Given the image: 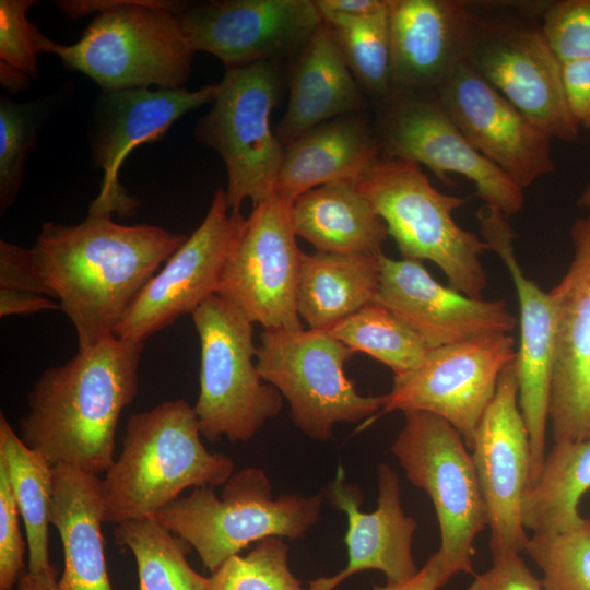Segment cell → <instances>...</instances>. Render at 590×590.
<instances>
[{"label": "cell", "mask_w": 590, "mask_h": 590, "mask_svg": "<svg viewBox=\"0 0 590 590\" xmlns=\"http://www.w3.org/2000/svg\"><path fill=\"white\" fill-rule=\"evenodd\" d=\"M186 239L160 226L88 214L76 225L44 223L31 251L40 283L59 298L84 350L115 334L160 264Z\"/></svg>", "instance_id": "1"}, {"label": "cell", "mask_w": 590, "mask_h": 590, "mask_svg": "<svg viewBox=\"0 0 590 590\" xmlns=\"http://www.w3.org/2000/svg\"><path fill=\"white\" fill-rule=\"evenodd\" d=\"M143 343L115 334L59 366L46 369L28 394L20 438L52 467L68 464L92 474L114 463L122 410L138 392Z\"/></svg>", "instance_id": "2"}, {"label": "cell", "mask_w": 590, "mask_h": 590, "mask_svg": "<svg viewBox=\"0 0 590 590\" xmlns=\"http://www.w3.org/2000/svg\"><path fill=\"white\" fill-rule=\"evenodd\" d=\"M71 17L98 14L72 45L37 34L39 52L57 55L64 67L82 72L113 93L134 88H180L191 72L194 50L177 14V1H62Z\"/></svg>", "instance_id": "3"}, {"label": "cell", "mask_w": 590, "mask_h": 590, "mask_svg": "<svg viewBox=\"0 0 590 590\" xmlns=\"http://www.w3.org/2000/svg\"><path fill=\"white\" fill-rule=\"evenodd\" d=\"M200 435L184 399L130 415L121 453L102 480L105 522L154 517L188 487L225 484L234 461L208 451Z\"/></svg>", "instance_id": "4"}, {"label": "cell", "mask_w": 590, "mask_h": 590, "mask_svg": "<svg viewBox=\"0 0 590 590\" xmlns=\"http://www.w3.org/2000/svg\"><path fill=\"white\" fill-rule=\"evenodd\" d=\"M356 186L386 224L403 259L432 261L450 287L482 298L487 279L481 255L491 248L453 220L465 199L438 191L421 165L385 155Z\"/></svg>", "instance_id": "5"}, {"label": "cell", "mask_w": 590, "mask_h": 590, "mask_svg": "<svg viewBox=\"0 0 590 590\" xmlns=\"http://www.w3.org/2000/svg\"><path fill=\"white\" fill-rule=\"evenodd\" d=\"M212 487H193L188 496L172 502L154 516L190 543L211 573L252 542L270 536H304L317 522L323 502L322 493L286 494L274 499L268 476L256 467L234 472L224 484L222 498Z\"/></svg>", "instance_id": "6"}, {"label": "cell", "mask_w": 590, "mask_h": 590, "mask_svg": "<svg viewBox=\"0 0 590 590\" xmlns=\"http://www.w3.org/2000/svg\"><path fill=\"white\" fill-rule=\"evenodd\" d=\"M201 347L200 391L193 406L210 442L251 439L282 410V396L257 369L253 322L236 306L212 295L193 312Z\"/></svg>", "instance_id": "7"}, {"label": "cell", "mask_w": 590, "mask_h": 590, "mask_svg": "<svg viewBox=\"0 0 590 590\" xmlns=\"http://www.w3.org/2000/svg\"><path fill=\"white\" fill-rule=\"evenodd\" d=\"M281 92L276 61L225 68L211 110L196 125V137L215 150L227 170L226 197L240 212L274 196L285 146L271 127V114Z\"/></svg>", "instance_id": "8"}, {"label": "cell", "mask_w": 590, "mask_h": 590, "mask_svg": "<svg viewBox=\"0 0 590 590\" xmlns=\"http://www.w3.org/2000/svg\"><path fill=\"white\" fill-rule=\"evenodd\" d=\"M354 352L326 330L263 329L257 369L290 404L293 423L326 441L338 423H358L381 410L384 397L363 396L345 375Z\"/></svg>", "instance_id": "9"}, {"label": "cell", "mask_w": 590, "mask_h": 590, "mask_svg": "<svg viewBox=\"0 0 590 590\" xmlns=\"http://www.w3.org/2000/svg\"><path fill=\"white\" fill-rule=\"evenodd\" d=\"M391 450L409 481L429 496L440 531V554L451 577L473 574L474 540L487 526L486 506L471 453L446 420L404 412Z\"/></svg>", "instance_id": "10"}, {"label": "cell", "mask_w": 590, "mask_h": 590, "mask_svg": "<svg viewBox=\"0 0 590 590\" xmlns=\"http://www.w3.org/2000/svg\"><path fill=\"white\" fill-rule=\"evenodd\" d=\"M463 57L550 138L563 141L578 138L579 125L565 98L560 62L541 25L473 15Z\"/></svg>", "instance_id": "11"}, {"label": "cell", "mask_w": 590, "mask_h": 590, "mask_svg": "<svg viewBox=\"0 0 590 590\" xmlns=\"http://www.w3.org/2000/svg\"><path fill=\"white\" fill-rule=\"evenodd\" d=\"M290 209L275 194L253 206L236 233L216 291L263 329H303L296 296L304 252Z\"/></svg>", "instance_id": "12"}, {"label": "cell", "mask_w": 590, "mask_h": 590, "mask_svg": "<svg viewBox=\"0 0 590 590\" xmlns=\"http://www.w3.org/2000/svg\"><path fill=\"white\" fill-rule=\"evenodd\" d=\"M517 350L509 334H493L432 349L414 369L393 377L381 414L423 411L451 424L471 449L499 376Z\"/></svg>", "instance_id": "13"}, {"label": "cell", "mask_w": 590, "mask_h": 590, "mask_svg": "<svg viewBox=\"0 0 590 590\" xmlns=\"http://www.w3.org/2000/svg\"><path fill=\"white\" fill-rule=\"evenodd\" d=\"M382 155L423 164L448 182L455 173L471 180L484 205L506 217L523 205V189L479 153L435 95H391L374 120Z\"/></svg>", "instance_id": "14"}, {"label": "cell", "mask_w": 590, "mask_h": 590, "mask_svg": "<svg viewBox=\"0 0 590 590\" xmlns=\"http://www.w3.org/2000/svg\"><path fill=\"white\" fill-rule=\"evenodd\" d=\"M487 512L493 556L524 551L522 522L530 484L529 433L518 403L514 362L502 371L495 396L483 414L471 446Z\"/></svg>", "instance_id": "15"}, {"label": "cell", "mask_w": 590, "mask_h": 590, "mask_svg": "<svg viewBox=\"0 0 590 590\" xmlns=\"http://www.w3.org/2000/svg\"><path fill=\"white\" fill-rule=\"evenodd\" d=\"M244 219L240 212L229 209L225 190L217 189L202 223L148 282L116 328L115 335L143 343L215 295Z\"/></svg>", "instance_id": "16"}, {"label": "cell", "mask_w": 590, "mask_h": 590, "mask_svg": "<svg viewBox=\"0 0 590 590\" xmlns=\"http://www.w3.org/2000/svg\"><path fill=\"white\" fill-rule=\"evenodd\" d=\"M435 96L458 129L486 160L520 188L554 170L552 138L460 59Z\"/></svg>", "instance_id": "17"}, {"label": "cell", "mask_w": 590, "mask_h": 590, "mask_svg": "<svg viewBox=\"0 0 590 590\" xmlns=\"http://www.w3.org/2000/svg\"><path fill=\"white\" fill-rule=\"evenodd\" d=\"M177 17L193 50L225 68L299 54L322 22L314 0L208 1Z\"/></svg>", "instance_id": "18"}, {"label": "cell", "mask_w": 590, "mask_h": 590, "mask_svg": "<svg viewBox=\"0 0 590 590\" xmlns=\"http://www.w3.org/2000/svg\"><path fill=\"white\" fill-rule=\"evenodd\" d=\"M484 240L507 267L519 302L520 342L514 361L518 403L531 452V486L545 459V437L555 356V319L552 299L522 271L514 250L515 233L508 217L483 205L476 213Z\"/></svg>", "instance_id": "19"}, {"label": "cell", "mask_w": 590, "mask_h": 590, "mask_svg": "<svg viewBox=\"0 0 590 590\" xmlns=\"http://www.w3.org/2000/svg\"><path fill=\"white\" fill-rule=\"evenodd\" d=\"M570 235L571 262L548 292L555 319L548 423L555 442L590 437V212Z\"/></svg>", "instance_id": "20"}, {"label": "cell", "mask_w": 590, "mask_h": 590, "mask_svg": "<svg viewBox=\"0 0 590 590\" xmlns=\"http://www.w3.org/2000/svg\"><path fill=\"white\" fill-rule=\"evenodd\" d=\"M216 88L217 83H211L196 91L180 87L103 93L92 144L94 163L103 170V178L88 214L132 216L140 201L119 181L122 163L133 149L162 138L181 116L212 102Z\"/></svg>", "instance_id": "21"}, {"label": "cell", "mask_w": 590, "mask_h": 590, "mask_svg": "<svg viewBox=\"0 0 590 590\" xmlns=\"http://www.w3.org/2000/svg\"><path fill=\"white\" fill-rule=\"evenodd\" d=\"M375 303L403 321L429 350L508 334L517 324L504 299L469 297L437 282L421 261L393 260L384 253Z\"/></svg>", "instance_id": "22"}, {"label": "cell", "mask_w": 590, "mask_h": 590, "mask_svg": "<svg viewBox=\"0 0 590 590\" xmlns=\"http://www.w3.org/2000/svg\"><path fill=\"white\" fill-rule=\"evenodd\" d=\"M378 505L371 512L359 506L363 495L357 486L345 481L341 464L327 495L332 506L345 514L347 531V564L338 574L318 577L308 590H334L342 581L363 570L382 571L388 585L403 583L413 578L418 568L412 555L416 521L408 516L401 504L400 483L392 468L378 465Z\"/></svg>", "instance_id": "23"}, {"label": "cell", "mask_w": 590, "mask_h": 590, "mask_svg": "<svg viewBox=\"0 0 590 590\" xmlns=\"http://www.w3.org/2000/svg\"><path fill=\"white\" fill-rule=\"evenodd\" d=\"M388 16L391 95H435L464 56L473 14L463 1L388 0Z\"/></svg>", "instance_id": "24"}, {"label": "cell", "mask_w": 590, "mask_h": 590, "mask_svg": "<svg viewBox=\"0 0 590 590\" xmlns=\"http://www.w3.org/2000/svg\"><path fill=\"white\" fill-rule=\"evenodd\" d=\"M381 156L374 121L365 111L334 118L285 146L274 194L292 203L319 186L357 184Z\"/></svg>", "instance_id": "25"}, {"label": "cell", "mask_w": 590, "mask_h": 590, "mask_svg": "<svg viewBox=\"0 0 590 590\" xmlns=\"http://www.w3.org/2000/svg\"><path fill=\"white\" fill-rule=\"evenodd\" d=\"M366 94L350 70L331 27L321 22L299 52L288 102L275 130L284 146L338 117L364 113Z\"/></svg>", "instance_id": "26"}, {"label": "cell", "mask_w": 590, "mask_h": 590, "mask_svg": "<svg viewBox=\"0 0 590 590\" xmlns=\"http://www.w3.org/2000/svg\"><path fill=\"white\" fill-rule=\"evenodd\" d=\"M102 480L68 464L54 467L51 524L63 548L61 590H114L107 573L102 524Z\"/></svg>", "instance_id": "27"}, {"label": "cell", "mask_w": 590, "mask_h": 590, "mask_svg": "<svg viewBox=\"0 0 590 590\" xmlns=\"http://www.w3.org/2000/svg\"><path fill=\"white\" fill-rule=\"evenodd\" d=\"M296 236L317 251L341 255H380L388 229L355 182L319 186L291 203Z\"/></svg>", "instance_id": "28"}, {"label": "cell", "mask_w": 590, "mask_h": 590, "mask_svg": "<svg viewBox=\"0 0 590 590\" xmlns=\"http://www.w3.org/2000/svg\"><path fill=\"white\" fill-rule=\"evenodd\" d=\"M380 255L304 253L296 296L300 320L328 331L375 303Z\"/></svg>", "instance_id": "29"}, {"label": "cell", "mask_w": 590, "mask_h": 590, "mask_svg": "<svg viewBox=\"0 0 590 590\" xmlns=\"http://www.w3.org/2000/svg\"><path fill=\"white\" fill-rule=\"evenodd\" d=\"M590 489V437L556 441L545 456L536 481L529 486L522 522L532 533L562 532L580 526L579 503Z\"/></svg>", "instance_id": "30"}, {"label": "cell", "mask_w": 590, "mask_h": 590, "mask_svg": "<svg viewBox=\"0 0 590 590\" xmlns=\"http://www.w3.org/2000/svg\"><path fill=\"white\" fill-rule=\"evenodd\" d=\"M0 462L7 469L11 487L23 518L28 570H54L49 559V526L54 505V467L27 447L0 414Z\"/></svg>", "instance_id": "31"}, {"label": "cell", "mask_w": 590, "mask_h": 590, "mask_svg": "<svg viewBox=\"0 0 590 590\" xmlns=\"http://www.w3.org/2000/svg\"><path fill=\"white\" fill-rule=\"evenodd\" d=\"M115 542L133 554L140 590H208L209 578L186 559L192 550L190 543L154 517L118 523Z\"/></svg>", "instance_id": "32"}, {"label": "cell", "mask_w": 590, "mask_h": 590, "mask_svg": "<svg viewBox=\"0 0 590 590\" xmlns=\"http://www.w3.org/2000/svg\"><path fill=\"white\" fill-rule=\"evenodd\" d=\"M354 353L362 352L401 375L417 367L429 349L389 309L371 303L330 330Z\"/></svg>", "instance_id": "33"}, {"label": "cell", "mask_w": 590, "mask_h": 590, "mask_svg": "<svg viewBox=\"0 0 590 590\" xmlns=\"http://www.w3.org/2000/svg\"><path fill=\"white\" fill-rule=\"evenodd\" d=\"M328 25L365 94L378 103L387 99L391 95L388 4L375 15Z\"/></svg>", "instance_id": "34"}, {"label": "cell", "mask_w": 590, "mask_h": 590, "mask_svg": "<svg viewBox=\"0 0 590 590\" xmlns=\"http://www.w3.org/2000/svg\"><path fill=\"white\" fill-rule=\"evenodd\" d=\"M523 552L542 571L544 590H590V518L571 530L532 533Z\"/></svg>", "instance_id": "35"}, {"label": "cell", "mask_w": 590, "mask_h": 590, "mask_svg": "<svg viewBox=\"0 0 590 590\" xmlns=\"http://www.w3.org/2000/svg\"><path fill=\"white\" fill-rule=\"evenodd\" d=\"M208 590H308L291 573L288 546L282 538L257 543L246 556L234 555L211 577Z\"/></svg>", "instance_id": "36"}, {"label": "cell", "mask_w": 590, "mask_h": 590, "mask_svg": "<svg viewBox=\"0 0 590 590\" xmlns=\"http://www.w3.org/2000/svg\"><path fill=\"white\" fill-rule=\"evenodd\" d=\"M39 103H16L0 97V209L14 202L21 188L24 165L40 125Z\"/></svg>", "instance_id": "37"}, {"label": "cell", "mask_w": 590, "mask_h": 590, "mask_svg": "<svg viewBox=\"0 0 590 590\" xmlns=\"http://www.w3.org/2000/svg\"><path fill=\"white\" fill-rule=\"evenodd\" d=\"M543 34L562 63L590 60V0H564L546 7Z\"/></svg>", "instance_id": "38"}, {"label": "cell", "mask_w": 590, "mask_h": 590, "mask_svg": "<svg viewBox=\"0 0 590 590\" xmlns=\"http://www.w3.org/2000/svg\"><path fill=\"white\" fill-rule=\"evenodd\" d=\"M32 0L0 1V64L17 70L31 79L38 78V30L26 12Z\"/></svg>", "instance_id": "39"}, {"label": "cell", "mask_w": 590, "mask_h": 590, "mask_svg": "<svg viewBox=\"0 0 590 590\" xmlns=\"http://www.w3.org/2000/svg\"><path fill=\"white\" fill-rule=\"evenodd\" d=\"M19 515L7 469L0 462V590H12L25 569Z\"/></svg>", "instance_id": "40"}, {"label": "cell", "mask_w": 590, "mask_h": 590, "mask_svg": "<svg viewBox=\"0 0 590 590\" xmlns=\"http://www.w3.org/2000/svg\"><path fill=\"white\" fill-rule=\"evenodd\" d=\"M465 590H544L519 553L493 556L489 569L474 577Z\"/></svg>", "instance_id": "41"}, {"label": "cell", "mask_w": 590, "mask_h": 590, "mask_svg": "<svg viewBox=\"0 0 590 590\" xmlns=\"http://www.w3.org/2000/svg\"><path fill=\"white\" fill-rule=\"evenodd\" d=\"M0 288L48 296L35 269L31 249L0 241Z\"/></svg>", "instance_id": "42"}, {"label": "cell", "mask_w": 590, "mask_h": 590, "mask_svg": "<svg viewBox=\"0 0 590 590\" xmlns=\"http://www.w3.org/2000/svg\"><path fill=\"white\" fill-rule=\"evenodd\" d=\"M560 71L571 116L579 126L590 128V60L564 62Z\"/></svg>", "instance_id": "43"}, {"label": "cell", "mask_w": 590, "mask_h": 590, "mask_svg": "<svg viewBox=\"0 0 590 590\" xmlns=\"http://www.w3.org/2000/svg\"><path fill=\"white\" fill-rule=\"evenodd\" d=\"M322 22L332 24L375 15L387 8L388 0H314Z\"/></svg>", "instance_id": "44"}, {"label": "cell", "mask_w": 590, "mask_h": 590, "mask_svg": "<svg viewBox=\"0 0 590 590\" xmlns=\"http://www.w3.org/2000/svg\"><path fill=\"white\" fill-rule=\"evenodd\" d=\"M452 577L440 554L435 552L410 580L399 585L374 586L371 590H439Z\"/></svg>", "instance_id": "45"}, {"label": "cell", "mask_w": 590, "mask_h": 590, "mask_svg": "<svg viewBox=\"0 0 590 590\" xmlns=\"http://www.w3.org/2000/svg\"><path fill=\"white\" fill-rule=\"evenodd\" d=\"M56 309H61V305L44 295L26 291L0 288L1 318L10 315H26Z\"/></svg>", "instance_id": "46"}, {"label": "cell", "mask_w": 590, "mask_h": 590, "mask_svg": "<svg viewBox=\"0 0 590 590\" xmlns=\"http://www.w3.org/2000/svg\"><path fill=\"white\" fill-rule=\"evenodd\" d=\"M12 590H61L56 579V569L45 573H32L24 569Z\"/></svg>", "instance_id": "47"}, {"label": "cell", "mask_w": 590, "mask_h": 590, "mask_svg": "<svg viewBox=\"0 0 590 590\" xmlns=\"http://www.w3.org/2000/svg\"><path fill=\"white\" fill-rule=\"evenodd\" d=\"M31 78L10 67L0 64V82L9 93H16L30 86Z\"/></svg>", "instance_id": "48"}, {"label": "cell", "mask_w": 590, "mask_h": 590, "mask_svg": "<svg viewBox=\"0 0 590 590\" xmlns=\"http://www.w3.org/2000/svg\"><path fill=\"white\" fill-rule=\"evenodd\" d=\"M578 204L590 212V186L581 194Z\"/></svg>", "instance_id": "49"}]
</instances>
